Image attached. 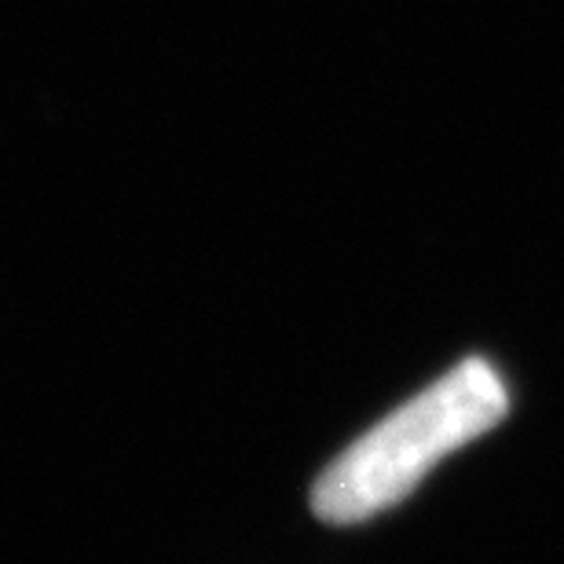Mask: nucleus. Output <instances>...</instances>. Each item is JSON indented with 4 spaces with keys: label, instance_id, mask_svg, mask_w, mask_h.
<instances>
[{
    "label": "nucleus",
    "instance_id": "nucleus-1",
    "mask_svg": "<svg viewBox=\"0 0 564 564\" xmlns=\"http://www.w3.org/2000/svg\"><path fill=\"white\" fill-rule=\"evenodd\" d=\"M510 411V392L488 359L469 356L425 392L348 444L312 488V510L326 524H359L392 510L436 462L473 444Z\"/></svg>",
    "mask_w": 564,
    "mask_h": 564
}]
</instances>
